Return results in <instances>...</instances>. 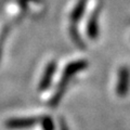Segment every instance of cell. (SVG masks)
Returning <instances> with one entry per match:
<instances>
[{
    "label": "cell",
    "instance_id": "6da1fadb",
    "mask_svg": "<svg viewBox=\"0 0 130 130\" xmlns=\"http://www.w3.org/2000/svg\"><path fill=\"white\" fill-rule=\"evenodd\" d=\"M86 67H88V62L86 60H78V61H74L70 64L66 65V67L64 68L62 78H61L58 89L54 93L53 98L50 101V106L51 107H56L58 104L60 103V101L62 100V98L64 95V92L66 90L67 84L68 81L72 79L73 76H75L77 73H79L81 71H84Z\"/></svg>",
    "mask_w": 130,
    "mask_h": 130
},
{
    "label": "cell",
    "instance_id": "7a4b0ae2",
    "mask_svg": "<svg viewBox=\"0 0 130 130\" xmlns=\"http://www.w3.org/2000/svg\"><path fill=\"white\" fill-rule=\"evenodd\" d=\"M130 84V71L127 66H121L118 71V80H117L116 92L120 98L126 96L129 90Z\"/></svg>",
    "mask_w": 130,
    "mask_h": 130
},
{
    "label": "cell",
    "instance_id": "3957f363",
    "mask_svg": "<svg viewBox=\"0 0 130 130\" xmlns=\"http://www.w3.org/2000/svg\"><path fill=\"white\" fill-rule=\"evenodd\" d=\"M99 12H100L99 8H96V10L92 12L87 25L88 37L92 40H95L98 36H99Z\"/></svg>",
    "mask_w": 130,
    "mask_h": 130
},
{
    "label": "cell",
    "instance_id": "277c9868",
    "mask_svg": "<svg viewBox=\"0 0 130 130\" xmlns=\"http://www.w3.org/2000/svg\"><path fill=\"white\" fill-rule=\"evenodd\" d=\"M56 70V62L55 61H51L50 63L48 64V66L44 71L43 75H42V78L41 81H40V85H39V89L40 90H47L50 86L52 78H53V75L55 73Z\"/></svg>",
    "mask_w": 130,
    "mask_h": 130
},
{
    "label": "cell",
    "instance_id": "5b68a950",
    "mask_svg": "<svg viewBox=\"0 0 130 130\" xmlns=\"http://www.w3.org/2000/svg\"><path fill=\"white\" fill-rule=\"evenodd\" d=\"M86 2L87 0H79L76 7L74 8V10H73L71 14V20L73 22V25H75V23L79 22V20L81 19V16H83L85 12V8H86Z\"/></svg>",
    "mask_w": 130,
    "mask_h": 130
},
{
    "label": "cell",
    "instance_id": "8992f818",
    "mask_svg": "<svg viewBox=\"0 0 130 130\" xmlns=\"http://www.w3.org/2000/svg\"><path fill=\"white\" fill-rule=\"evenodd\" d=\"M36 123H37L36 118H20L11 120L8 126H10L11 128H27L34 126Z\"/></svg>",
    "mask_w": 130,
    "mask_h": 130
},
{
    "label": "cell",
    "instance_id": "52a82bcc",
    "mask_svg": "<svg viewBox=\"0 0 130 130\" xmlns=\"http://www.w3.org/2000/svg\"><path fill=\"white\" fill-rule=\"evenodd\" d=\"M70 32H71V36H72L73 41H74V42L76 43V46H78L79 48H85L84 41H83V39L80 38L79 32H78V30H77V28H76V26H75V25H72Z\"/></svg>",
    "mask_w": 130,
    "mask_h": 130
},
{
    "label": "cell",
    "instance_id": "ba28073f",
    "mask_svg": "<svg viewBox=\"0 0 130 130\" xmlns=\"http://www.w3.org/2000/svg\"><path fill=\"white\" fill-rule=\"evenodd\" d=\"M41 125L43 130H54V124L49 116H44L41 118Z\"/></svg>",
    "mask_w": 130,
    "mask_h": 130
},
{
    "label": "cell",
    "instance_id": "9c48e42d",
    "mask_svg": "<svg viewBox=\"0 0 130 130\" xmlns=\"http://www.w3.org/2000/svg\"><path fill=\"white\" fill-rule=\"evenodd\" d=\"M59 127H60V130H68V126L63 117L59 118Z\"/></svg>",
    "mask_w": 130,
    "mask_h": 130
}]
</instances>
